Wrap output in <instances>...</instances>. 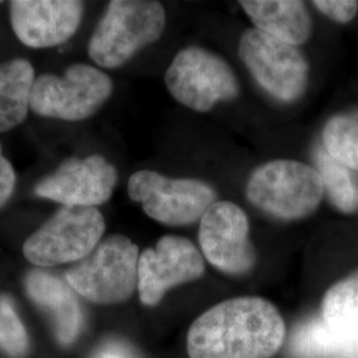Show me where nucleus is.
Returning a JSON list of instances; mask_svg holds the SVG:
<instances>
[{"label":"nucleus","mask_w":358,"mask_h":358,"mask_svg":"<svg viewBox=\"0 0 358 358\" xmlns=\"http://www.w3.org/2000/svg\"><path fill=\"white\" fill-rule=\"evenodd\" d=\"M316 170L320 174L324 195L338 211L344 214H355L358 211V177L350 170L334 161L324 148L315 150Z\"/></svg>","instance_id":"6ab92c4d"},{"label":"nucleus","mask_w":358,"mask_h":358,"mask_svg":"<svg viewBox=\"0 0 358 358\" xmlns=\"http://www.w3.org/2000/svg\"><path fill=\"white\" fill-rule=\"evenodd\" d=\"M322 148L334 161L358 173V109L328 120L322 129Z\"/></svg>","instance_id":"aec40b11"},{"label":"nucleus","mask_w":358,"mask_h":358,"mask_svg":"<svg viewBox=\"0 0 358 358\" xmlns=\"http://www.w3.org/2000/svg\"><path fill=\"white\" fill-rule=\"evenodd\" d=\"M16 187V173L11 162L4 157L0 143V208L8 203Z\"/></svg>","instance_id":"5701e85b"},{"label":"nucleus","mask_w":358,"mask_h":358,"mask_svg":"<svg viewBox=\"0 0 358 358\" xmlns=\"http://www.w3.org/2000/svg\"><path fill=\"white\" fill-rule=\"evenodd\" d=\"M0 349L13 358L24 357L29 349L26 328L17 316L13 300L0 294Z\"/></svg>","instance_id":"412c9836"},{"label":"nucleus","mask_w":358,"mask_h":358,"mask_svg":"<svg viewBox=\"0 0 358 358\" xmlns=\"http://www.w3.org/2000/svg\"><path fill=\"white\" fill-rule=\"evenodd\" d=\"M28 297L51 320L53 333L63 345H71L78 336L83 315L75 289L56 275L43 269L29 271L24 279Z\"/></svg>","instance_id":"4468645a"},{"label":"nucleus","mask_w":358,"mask_h":358,"mask_svg":"<svg viewBox=\"0 0 358 358\" xmlns=\"http://www.w3.org/2000/svg\"><path fill=\"white\" fill-rule=\"evenodd\" d=\"M84 3L76 0H13L10 20L19 41L35 50L60 45L81 24Z\"/></svg>","instance_id":"ddd939ff"},{"label":"nucleus","mask_w":358,"mask_h":358,"mask_svg":"<svg viewBox=\"0 0 358 358\" xmlns=\"http://www.w3.org/2000/svg\"><path fill=\"white\" fill-rule=\"evenodd\" d=\"M289 349L296 358H358V336L337 332L322 317H313L294 331Z\"/></svg>","instance_id":"f3484780"},{"label":"nucleus","mask_w":358,"mask_h":358,"mask_svg":"<svg viewBox=\"0 0 358 358\" xmlns=\"http://www.w3.org/2000/svg\"><path fill=\"white\" fill-rule=\"evenodd\" d=\"M285 340V322L271 301L244 296L222 301L194 321L190 358H272Z\"/></svg>","instance_id":"f257e3e1"},{"label":"nucleus","mask_w":358,"mask_h":358,"mask_svg":"<svg viewBox=\"0 0 358 358\" xmlns=\"http://www.w3.org/2000/svg\"><path fill=\"white\" fill-rule=\"evenodd\" d=\"M312 4L327 17L337 23H349L358 13V1L355 0H315Z\"/></svg>","instance_id":"4be33fe9"},{"label":"nucleus","mask_w":358,"mask_h":358,"mask_svg":"<svg viewBox=\"0 0 358 358\" xmlns=\"http://www.w3.org/2000/svg\"><path fill=\"white\" fill-rule=\"evenodd\" d=\"M321 317L337 332L358 336V269L324 294Z\"/></svg>","instance_id":"a211bd4d"},{"label":"nucleus","mask_w":358,"mask_h":358,"mask_svg":"<svg viewBox=\"0 0 358 358\" xmlns=\"http://www.w3.org/2000/svg\"><path fill=\"white\" fill-rule=\"evenodd\" d=\"M245 195L252 205L272 217L297 220L319 208L324 186L316 167L294 159H275L252 171Z\"/></svg>","instance_id":"7ed1b4c3"},{"label":"nucleus","mask_w":358,"mask_h":358,"mask_svg":"<svg viewBox=\"0 0 358 358\" xmlns=\"http://www.w3.org/2000/svg\"><path fill=\"white\" fill-rule=\"evenodd\" d=\"M105 219L97 207L63 206L24 244L23 255L40 268L77 263L101 242Z\"/></svg>","instance_id":"39448f33"},{"label":"nucleus","mask_w":358,"mask_h":358,"mask_svg":"<svg viewBox=\"0 0 358 358\" xmlns=\"http://www.w3.org/2000/svg\"><path fill=\"white\" fill-rule=\"evenodd\" d=\"M241 6L255 29L299 47L312 35V17L304 1L243 0Z\"/></svg>","instance_id":"2eb2a0df"},{"label":"nucleus","mask_w":358,"mask_h":358,"mask_svg":"<svg viewBox=\"0 0 358 358\" xmlns=\"http://www.w3.org/2000/svg\"><path fill=\"white\" fill-rule=\"evenodd\" d=\"M128 194L148 217L174 227L199 222L217 202V192L203 180L169 178L152 170L136 171L129 178Z\"/></svg>","instance_id":"6e6552de"},{"label":"nucleus","mask_w":358,"mask_h":358,"mask_svg":"<svg viewBox=\"0 0 358 358\" xmlns=\"http://www.w3.org/2000/svg\"><path fill=\"white\" fill-rule=\"evenodd\" d=\"M166 13L152 0H113L108 4L88 44L90 59L115 69L162 36Z\"/></svg>","instance_id":"f03ea898"},{"label":"nucleus","mask_w":358,"mask_h":358,"mask_svg":"<svg viewBox=\"0 0 358 358\" xmlns=\"http://www.w3.org/2000/svg\"><path fill=\"white\" fill-rule=\"evenodd\" d=\"M140 250L124 235H110L66 271L75 292L96 304H118L138 287Z\"/></svg>","instance_id":"20e7f679"},{"label":"nucleus","mask_w":358,"mask_h":358,"mask_svg":"<svg viewBox=\"0 0 358 358\" xmlns=\"http://www.w3.org/2000/svg\"><path fill=\"white\" fill-rule=\"evenodd\" d=\"M117 179L115 167L100 154L71 157L40 179L34 194L69 207H97L110 199Z\"/></svg>","instance_id":"f8f14e48"},{"label":"nucleus","mask_w":358,"mask_h":358,"mask_svg":"<svg viewBox=\"0 0 358 358\" xmlns=\"http://www.w3.org/2000/svg\"><path fill=\"white\" fill-rule=\"evenodd\" d=\"M113 92V81L101 69L88 64L69 65L63 76L36 77L31 110L35 115L69 122L96 115Z\"/></svg>","instance_id":"423d86ee"},{"label":"nucleus","mask_w":358,"mask_h":358,"mask_svg":"<svg viewBox=\"0 0 358 358\" xmlns=\"http://www.w3.org/2000/svg\"><path fill=\"white\" fill-rule=\"evenodd\" d=\"M94 358H134L127 346L112 343L103 346Z\"/></svg>","instance_id":"b1692460"},{"label":"nucleus","mask_w":358,"mask_h":358,"mask_svg":"<svg viewBox=\"0 0 358 358\" xmlns=\"http://www.w3.org/2000/svg\"><path fill=\"white\" fill-rule=\"evenodd\" d=\"M199 245L206 260L227 275L254 268L256 252L247 214L230 201H217L199 220Z\"/></svg>","instance_id":"9d476101"},{"label":"nucleus","mask_w":358,"mask_h":358,"mask_svg":"<svg viewBox=\"0 0 358 358\" xmlns=\"http://www.w3.org/2000/svg\"><path fill=\"white\" fill-rule=\"evenodd\" d=\"M35 80V69L26 59L0 64V133L24 122Z\"/></svg>","instance_id":"dca6fc26"},{"label":"nucleus","mask_w":358,"mask_h":358,"mask_svg":"<svg viewBox=\"0 0 358 358\" xmlns=\"http://www.w3.org/2000/svg\"><path fill=\"white\" fill-rule=\"evenodd\" d=\"M205 269L203 256L187 238L162 236L140 254L137 289L142 304L158 306L167 291L201 279Z\"/></svg>","instance_id":"9b49d317"},{"label":"nucleus","mask_w":358,"mask_h":358,"mask_svg":"<svg viewBox=\"0 0 358 358\" xmlns=\"http://www.w3.org/2000/svg\"><path fill=\"white\" fill-rule=\"evenodd\" d=\"M165 84L179 103L199 113L239 94V83L229 63L199 47H187L176 55L165 73Z\"/></svg>","instance_id":"0eeeda50"},{"label":"nucleus","mask_w":358,"mask_h":358,"mask_svg":"<svg viewBox=\"0 0 358 358\" xmlns=\"http://www.w3.org/2000/svg\"><path fill=\"white\" fill-rule=\"evenodd\" d=\"M238 53L256 83L282 103H294L307 90L309 65L304 53L291 44L245 29Z\"/></svg>","instance_id":"1a4fd4ad"}]
</instances>
